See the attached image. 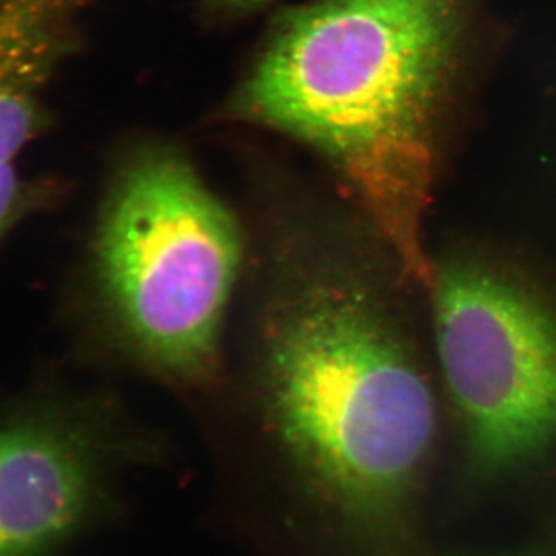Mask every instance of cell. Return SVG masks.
I'll return each mask as SVG.
<instances>
[{
    "label": "cell",
    "instance_id": "2",
    "mask_svg": "<svg viewBox=\"0 0 556 556\" xmlns=\"http://www.w3.org/2000/svg\"><path fill=\"white\" fill-rule=\"evenodd\" d=\"M464 0H309L270 28L226 112L338 175L399 268L431 287L424 225Z\"/></svg>",
    "mask_w": 556,
    "mask_h": 556
},
{
    "label": "cell",
    "instance_id": "8",
    "mask_svg": "<svg viewBox=\"0 0 556 556\" xmlns=\"http://www.w3.org/2000/svg\"><path fill=\"white\" fill-rule=\"evenodd\" d=\"M212 10L218 11L223 14H239L251 13V11L258 10L260 7L265 5L268 0H204Z\"/></svg>",
    "mask_w": 556,
    "mask_h": 556
},
{
    "label": "cell",
    "instance_id": "5",
    "mask_svg": "<svg viewBox=\"0 0 556 556\" xmlns=\"http://www.w3.org/2000/svg\"><path fill=\"white\" fill-rule=\"evenodd\" d=\"M109 420L65 402L0 419V556H42L86 517L113 445Z\"/></svg>",
    "mask_w": 556,
    "mask_h": 556
},
{
    "label": "cell",
    "instance_id": "6",
    "mask_svg": "<svg viewBox=\"0 0 556 556\" xmlns=\"http://www.w3.org/2000/svg\"><path fill=\"white\" fill-rule=\"evenodd\" d=\"M91 0H0V160L49 131V90L84 42Z\"/></svg>",
    "mask_w": 556,
    "mask_h": 556
},
{
    "label": "cell",
    "instance_id": "9",
    "mask_svg": "<svg viewBox=\"0 0 556 556\" xmlns=\"http://www.w3.org/2000/svg\"><path fill=\"white\" fill-rule=\"evenodd\" d=\"M506 556H555V554H552V552H548V551H530V552H526V554L506 555Z\"/></svg>",
    "mask_w": 556,
    "mask_h": 556
},
{
    "label": "cell",
    "instance_id": "7",
    "mask_svg": "<svg viewBox=\"0 0 556 556\" xmlns=\"http://www.w3.org/2000/svg\"><path fill=\"white\" fill-rule=\"evenodd\" d=\"M60 195L61 186L53 179L25 177L14 161L0 160V241L21 222L49 208Z\"/></svg>",
    "mask_w": 556,
    "mask_h": 556
},
{
    "label": "cell",
    "instance_id": "3",
    "mask_svg": "<svg viewBox=\"0 0 556 556\" xmlns=\"http://www.w3.org/2000/svg\"><path fill=\"white\" fill-rule=\"evenodd\" d=\"M243 262L232 212L185 153L139 142L116 163L90 249L91 298L112 342L150 375H215Z\"/></svg>",
    "mask_w": 556,
    "mask_h": 556
},
{
    "label": "cell",
    "instance_id": "4",
    "mask_svg": "<svg viewBox=\"0 0 556 556\" xmlns=\"http://www.w3.org/2000/svg\"><path fill=\"white\" fill-rule=\"evenodd\" d=\"M434 338L471 470L497 477L556 441V314L503 274L437 269Z\"/></svg>",
    "mask_w": 556,
    "mask_h": 556
},
{
    "label": "cell",
    "instance_id": "1",
    "mask_svg": "<svg viewBox=\"0 0 556 556\" xmlns=\"http://www.w3.org/2000/svg\"><path fill=\"white\" fill-rule=\"evenodd\" d=\"M252 332L263 427L299 477L351 526L401 533L437 407L367 278L320 228L269 249Z\"/></svg>",
    "mask_w": 556,
    "mask_h": 556
}]
</instances>
